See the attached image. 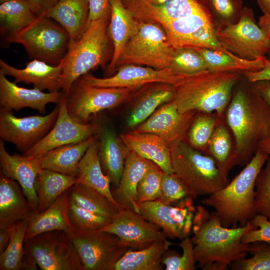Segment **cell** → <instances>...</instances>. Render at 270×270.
<instances>
[{"instance_id": "1", "label": "cell", "mask_w": 270, "mask_h": 270, "mask_svg": "<svg viewBox=\"0 0 270 270\" xmlns=\"http://www.w3.org/2000/svg\"><path fill=\"white\" fill-rule=\"evenodd\" d=\"M224 117L234 140L233 166H245L260 142L270 138V108L252 83L242 78L234 90Z\"/></svg>"}, {"instance_id": "2", "label": "cell", "mask_w": 270, "mask_h": 270, "mask_svg": "<svg viewBox=\"0 0 270 270\" xmlns=\"http://www.w3.org/2000/svg\"><path fill=\"white\" fill-rule=\"evenodd\" d=\"M191 239L198 267L204 270H224L233 262L250 254L253 244L242 241L247 231L256 228L248 222L236 228L224 226L216 213L202 205L196 207Z\"/></svg>"}, {"instance_id": "3", "label": "cell", "mask_w": 270, "mask_h": 270, "mask_svg": "<svg viewBox=\"0 0 270 270\" xmlns=\"http://www.w3.org/2000/svg\"><path fill=\"white\" fill-rule=\"evenodd\" d=\"M243 76L240 72L206 70L187 75L174 85V98L180 113L196 111L224 117L234 90Z\"/></svg>"}, {"instance_id": "4", "label": "cell", "mask_w": 270, "mask_h": 270, "mask_svg": "<svg viewBox=\"0 0 270 270\" xmlns=\"http://www.w3.org/2000/svg\"><path fill=\"white\" fill-rule=\"evenodd\" d=\"M269 155L259 148L251 160L230 182L202 200V204L214 208L224 226H244L256 214V180Z\"/></svg>"}, {"instance_id": "5", "label": "cell", "mask_w": 270, "mask_h": 270, "mask_svg": "<svg viewBox=\"0 0 270 270\" xmlns=\"http://www.w3.org/2000/svg\"><path fill=\"white\" fill-rule=\"evenodd\" d=\"M110 20V18H103L90 22L80 38L68 48L60 78L65 96L78 78L110 61L113 45L108 30Z\"/></svg>"}, {"instance_id": "6", "label": "cell", "mask_w": 270, "mask_h": 270, "mask_svg": "<svg viewBox=\"0 0 270 270\" xmlns=\"http://www.w3.org/2000/svg\"><path fill=\"white\" fill-rule=\"evenodd\" d=\"M170 153L174 174L194 199L214 194L229 182L212 156L194 148L185 140L172 146Z\"/></svg>"}, {"instance_id": "7", "label": "cell", "mask_w": 270, "mask_h": 270, "mask_svg": "<svg viewBox=\"0 0 270 270\" xmlns=\"http://www.w3.org/2000/svg\"><path fill=\"white\" fill-rule=\"evenodd\" d=\"M6 42L22 44L32 60L56 66L63 60L68 50L70 36L60 24L42 14L36 16Z\"/></svg>"}, {"instance_id": "8", "label": "cell", "mask_w": 270, "mask_h": 270, "mask_svg": "<svg viewBox=\"0 0 270 270\" xmlns=\"http://www.w3.org/2000/svg\"><path fill=\"white\" fill-rule=\"evenodd\" d=\"M136 32L126 44L116 66L132 64L156 70L168 68L174 48L159 25L138 21Z\"/></svg>"}, {"instance_id": "9", "label": "cell", "mask_w": 270, "mask_h": 270, "mask_svg": "<svg viewBox=\"0 0 270 270\" xmlns=\"http://www.w3.org/2000/svg\"><path fill=\"white\" fill-rule=\"evenodd\" d=\"M82 262L84 270H114L118 261L130 250L116 235L102 230L66 232Z\"/></svg>"}, {"instance_id": "10", "label": "cell", "mask_w": 270, "mask_h": 270, "mask_svg": "<svg viewBox=\"0 0 270 270\" xmlns=\"http://www.w3.org/2000/svg\"><path fill=\"white\" fill-rule=\"evenodd\" d=\"M137 89L93 86L79 78L74 82L66 96L68 112L76 121L88 124L97 114L122 103Z\"/></svg>"}, {"instance_id": "11", "label": "cell", "mask_w": 270, "mask_h": 270, "mask_svg": "<svg viewBox=\"0 0 270 270\" xmlns=\"http://www.w3.org/2000/svg\"><path fill=\"white\" fill-rule=\"evenodd\" d=\"M216 38L226 50L244 60L266 56L270 40L256 22L252 10L244 6L240 18L235 24L216 30Z\"/></svg>"}, {"instance_id": "12", "label": "cell", "mask_w": 270, "mask_h": 270, "mask_svg": "<svg viewBox=\"0 0 270 270\" xmlns=\"http://www.w3.org/2000/svg\"><path fill=\"white\" fill-rule=\"evenodd\" d=\"M24 248L42 270H84L78 254L66 232H44L24 242Z\"/></svg>"}, {"instance_id": "13", "label": "cell", "mask_w": 270, "mask_h": 270, "mask_svg": "<svg viewBox=\"0 0 270 270\" xmlns=\"http://www.w3.org/2000/svg\"><path fill=\"white\" fill-rule=\"evenodd\" d=\"M58 106L46 116L18 118L12 110L0 107V136L2 140L14 144L24 154L44 138L54 126Z\"/></svg>"}, {"instance_id": "14", "label": "cell", "mask_w": 270, "mask_h": 270, "mask_svg": "<svg viewBox=\"0 0 270 270\" xmlns=\"http://www.w3.org/2000/svg\"><path fill=\"white\" fill-rule=\"evenodd\" d=\"M191 197L174 204H165L158 200L138 203L139 213L156 224L167 238L182 240L192 232L196 208Z\"/></svg>"}, {"instance_id": "15", "label": "cell", "mask_w": 270, "mask_h": 270, "mask_svg": "<svg viewBox=\"0 0 270 270\" xmlns=\"http://www.w3.org/2000/svg\"><path fill=\"white\" fill-rule=\"evenodd\" d=\"M138 21L156 24L162 28L170 22L206 11L197 0H120Z\"/></svg>"}, {"instance_id": "16", "label": "cell", "mask_w": 270, "mask_h": 270, "mask_svg": "<svg viewBox=\"0 0 270 270\" xmlns=\"http://www.w3.org/2000/svg\"><path fill=\"white\" fill-rule=\"evenodd\" d=\"M57 104L58 114L54 126L44 138L24 155L42 156L56 148L82 142L98 134L100 126L96 124H82L70 116L65 96Z\"/></svg>"}, {"instance_id": "17", "label": "cell", "mask_w": 270, "mask_h": 270, "mask_svg": "<svg viewBox=\"0 0 270 270\" xmlns=\"http://www.w3.org/2000/svg\"><path fill=\"white\" fill-rule=\"evenodd\" d=\"M102 230L118 236L132 250L146 248L155 242L167 239L156 224L134 212L122 210Z\"/></svg>"}, {"instance_id": "18", "label": "cell", "mask_w": 270, "mask_h": 270, "mask_svg": "<svg viewBox=\"0 0 270 270\" xmlns=\"http://www.w3.org/2000/svg\"><path fill=\"white\" fill-rule=\"evenodd\" d=\"M198 112L189 111L180 113L172 100L160 106L133 130L156 134L171 148L185 140L188 130Z\"/></svg>"}, {"instance_id": "19", "label": "cell", "mask_w": 270, "mask_h": 270, "mask_svg": "<svg viewBox=\"0 0 270 270\" xmlns=\"http://www.w3.org/2000/svg\"><path fill=\"white\" fill-rule=\"evenodd\" d=\"M116 70V73L105 78H98L88 72L80 78L84 83L93 86L139 88L154 82L174 85L186 76L176 75L168 68L156 70L132 64L122 65Z\"/></svg>"}, {"instance_id": "20", "label": "cell", "mask_w": 270, "mask_h": 270, "mask_svg": "<svg viewBox=\"0 0 270 270\" xmlns=\"http://www.w3.org/2000/svg\"><path fill=\"white\" fill-rule=\"evenodd\" d=\"M0 172L20 184L24 195L36 212L38 198L36 181L38 175L43 169L40 156L10 154L0 139Z\"/></svg>"}, {"instance_id": "21", "label": "cell", "mask_w": 270, "mask_h": 270, "mask_svg": "<svg viewBox=\"0 0 270 270\" xmlns=\"http://www.w3.org/2000/svg\"><path fill=\"white\" fill-rule=\"evenodd\" d=\"M64 96L62 92L45 93L38 89H28L18 86L15 82L8 80L0 72V105L8 110H18L24 108L36 110L40 114L46 112V107L50 102L58 104Z\"/></svg>"}, {"instance_id": "22", "label": "cell", "mask_w": 270, "mask_h": 270, "mask_svg": "<svg viewBox=\"0 0 270 270\" xmlns=\"http://www.w3.org/2000/svg\"><path fill=\"white\" fill-rule=\"evenodd\" d=\"M63 62L64 60L59 64L54 66L34 59L27 62L24 68L20 69L0 59V72L14 78L16 83L32 84L34 88L41 91L58 92L61 89L60 78Z\"/></svg>"}, {"instance_id": "23", "label": "cell", "mask_w": 270, "mask_h": 270, "mask_svg": "<svg viewBox=\"0 0 270 270\" xmlns=\"http://www.w3.org/2000/svg\"><path fill=\"white\" fill-rule=\"evenodd\" d=\"M36 212L20 184L0 172V228L14 227L29 220Z\"/></svg>"}, {"instance_id": "24", "label": "cell", "mask_w": 270, "mask_h": 270, "mask_svg": "<svg viewBox=\"0 0 270 270\" xmlns=\"http://www.w3.org/2000/svg\"><path fill=\"white\" fill-rule=\"evenodd\" d=\"M98 136L102 168L116 188L119 184L126 160L130 150L120 136L108 126H100Z\"/></svg>"}, {"instance_id": "25", "label": "cell", "mask_w": 270, "mask_h": 270, "mask_svg": "<svg viewBox=\"0 0 270 270\" xmlns=\"http://www.w3.org/2000/svg\"><path fill=\"white\" fill-rule=\"evenodd\" d=\"M152 161L130 151L126 162L118 186L112 190V195L122 210L139 213L137 188Z\"/></svg>"}, {"instance_id": "26", "label": "cell", "mask_w": 270, "mask_h": 270, "mask_svg": "<svg viewBox=\"0 0 270 270\" xmlns=\"http://www.w3.org/2000/svg\"><path fill=\"white\" fill-rule=\"evenodd\" d=\"M128 149L158 166L165 173L174 174L170 148L159 136L134 130L120 135Z\"/></svg>"}, {"instance_id": "27", "label": "cell", "mask_w": 270, "mask_h": 270, "mask_svg": "<svg viewBox=\"0 0 270 270\" xmlns=\"http://www.w3.org/2000/svg\"><path fill=\"white\" fill-rule=\"evenodd\" d=\"M136 100L126 120L131 128L142 123L160 106L174 98V90L171 84L154 82L146 84L136 93Z\"/></svg>"}, {"instance_id": "28", "label": "cell", "mask_w": 270, "mask_h": 270, "mask_svg": "<svg viewBox=\"0 0 270 270\" xmlns=\"http://www.w3.org/2000/svg\"><path fill=\"white\" fill-rule=\"evenodd\" d=\"M44 14L54 20L68 32L70 48L80 38L86 28L88 0H59Z\"/></svg>"}, {"instance_id": "29", "label": "cell", "mask_w": 270, "mask_h": 270, "mask_svg": "<svg viewBox=\"0 0 270 270\" xmlns=\"http://www.w3.org/2000/svg\"><path fill=\"white\" fill-rule=\"evenodd\" d=\"M110 5L111 13L108 30L113 45V54L106 74L111 76L116 71V63L126 44L136 32L139 22L124 8L120 0H110Z\"/></svg>"}, {"instance_id": "30", "label": "cell", "mask_w": 270, "mask_h": 270, "mask_svg": "<svg viewBox=\"0 0 270 270\" xmlns=\"http://www.w3.org/2000/svg\"><path fill=\"white\" fill-rule=\"evenodd\" d=\"M68 190L63 192L48 209L36 212L28 221L25 240L42 233L55 230L69 232L74 230L68 214Z\"/></svg>"}, {"instance_id": "31", "label": "cell", "mask_w": 270, "mask_h": 270, "mask_svg": "<svg viewBox=\"0 0 270 270\" xmlns=\"http://www.w3.org/2000/svg\"><path fill=\"white\" fill-rule=\"evenodd\" d=\"M98 134L82 142L61 146L40 156L42 168L77 177L78 165Z\"/></svg>"}, {"instance_id": "32", "label": "cell", "mask_w": 270, "mask_h": 270, "mask_svg": "<svg viewBox=\"0 0 270 270\" xmlns=\"http://www.w3.org/2000/svg\"><path fill=\"white\" fill-rule=\"evenodd\" d=\"M99 146L97 138L80 161L77 176L78 182L96 189L121 210L112 195L110 180L102 168L98 155Z\"/></svg>"}, {"instance_id": "33", "label": "cell", "mask_w": 270, "mask_h": 270, "mask_svg": "<svg viewBox=\"0 0 270 270\" xmlns=\"http://www.w3.org/2000/svg\"><path fill=\"white\" fill-rule=\"evenodd\" d=\"M172 243L167 239L138 250H128L116 263L114 270H161L162 258Z\"/></svg>"}, {"instance_id": "34", "label": "cell", "mask_w": 270, "mask_h": 270, "mask_svg": "<svg viewBox=\"0 0 270 270\" xmlns=\"http://www.w3.org/2000/svg\"><path fill=\"white\" fill-rule=\"evenodd\" d=\"M78 182L77 177L43 168L36 181L38 198L36 212L46 210L63 192Z\"/></svg>"}, {"instance_id": "35", "label": "cell", "mask_w": 270, "mask_h": 270, "mask_svg": "<svg viewBox=\"0 0 270 270\" xmlns=\"http://www.w3.org/2000/svg\"><path fill=\"white\" fill-rule=\"evenodd\" d=\"M194 49L202 56L207 70L211 72H256L265 66L268 60L263 56L255 60H247L216 50L204 48Z\"/></svg>"}, {"instance_id": "36", "label": "cell", "mask_w": 270, "mask_h": 270, "mask_svg": "<svg viewBox=\"0 0 270 270\" xmlns=\"http://www.w3.org/2000/svg\"><path fill=\"white\" fill-rule=\"evenodd\" d=\"M234 138L224 117L216 126L206 154L212 158L222 174L228 180L230 170L234 167Z\"/></svg>"}, {"instance_id": "37", "label": "cell", "mask_w": 270, "mask_h": 270, "mask_svg": "<svg viewBox=\"0 0 270 270\" xmlns=\"http://www.w3.org/2000/svg\"><path fill=\"white\" fill-rule=\"evenodd\" d=\"M68 191L70 200L96 214L112 218L120 210L104 195L84 184L78 182Z\"/></svg>"}, {"instance_id": "38", "label": "cell", "mask_w": 270, "mask_h": 270, "mask_svg": "<svg viewBox=\"0 0 270 270\" xmlns=\"http://www.w3.org/2000/svg\"><path fill=\"white\" fill-rule=\"evenodd\" d=\"M37 16L28 0H13L0 4V34L6 40L29 24Z\"/></svg>"}, {"instance_id": "39", "label": "cell", "mask_w": 270, "mask_h": 270, "mask_svg": "<svg viewBox=\"0 0 270 270\" xmlns=\"http://www.w3.org/2000/svg\"><path fill=\"white\" fill-rule=\"evenodd\" d=\"M223 118L216 113L198 112L188 130L185 140L194 148L206 154L216 126Z\"/></svg>"}, {"instance_id": "40", "label": "cell", "mask_w": 270, "mask_h": 270, "mask_svg": "<svg viewBox=\"0 0 270 270\" xmlns=\"http://www.w3.org/2000/svg\"><path fill=\"white\" fill-rule=\"evenodd\" d=\"M212 19L216 30L236 24L240 18L242 0H198Z\"/></svg>"}, {"instance_id": "41", "label": "cell", "mask_w": 270, "mask_h": 270, "mask_svg": "<svg viewBox=\"0 0 270 270\" xmlns=\"http://www.w3.org/2000/svg\"><path fill=\"white\" fill-rule=\"evenodd\" d=\"M28 221L24 220L15 227L8 246L0 254V270H21Z\"/></svg>"}, {"instance_id": "42", "label": "cell", "mask_w": 270, "mask_h": 270, "mask_svg": "<svg viewBox=\"0 0 270 270\" xmlns=\"http://www.w3.org/2000/svg\"><path fill=\"white\" fill-rule=\"evenodd\" d=\"M176 75H190L207 70L204 60L194 48H174L168 68Z\"/></svg>"}, {"instance_id": "43", "label": "cell", "mask_w": 270, "mask_h": 270, "mask_svg": "<svg viewBox=\"0 0 270 270\" xmlns=\"http://www.w3.org/2000/svg\"><path fill=\"white\" fill-rule=\"evenodd\" d=\"M68 214L72 226L74 230H101L108 224L112 218L86 210L69 199Z\"/></svg>"}, {"instance_id": "44", "label": "cell", "mask_w": 270, "mask_h": 270, "mask_svg": "<svg viewBox=\"0 0 270 270\" xmlns=\"http://www.w3.org/2000/svg\"><path fill=\"white\" fill-rule=\"evenodd\" d=\"M163 174L160 168L152 162L138 183L137 203L156 200L160 198Z\"/></svg>"}, {"instance_id": "45", "label": "cell", "mask_w": 270, "mask_h": 270, "mask_svg": "<svg viewBox=\"0 0 270 270\" xmlns=\"http://www.w3.org/2000/svg\"><path fill=\"white\" fill-rule=\"evenodd\" d=\"M182 250V254L176 252H168L162 258V264L166 270H194L196 260L194 253V244L191 238H186L178 244Z\"/></svg>"}, {"instance_id": "46", "label": "cell", "mask_w": 270, "mask_h": 270, "mask_svg": "<svg viewBox=\"0 0 270 270\" xmlns=\"http://www.w3.org/2000/svg\"><path fill=\"white\" fill-rule=\"evenodd\" d=\"M254 207L270 220V154L256 180Z\"/></svg>"}, {"instance_id": "47", "label": "cell", "mask_w": 270, "mask_h": 270, "mask_svg": "<svg viewBox=\"0 0 270 270\" xmlns=\"http://www.w3.org/2000/svg\"><path fill=\"white\" fill-rule=\"evenodd\" d=\"M188 197L193 198L182 182L174 174H168L164 172L161 195L158 200L165 204H174Z\"/></svg>"}, {"instance_id": "48", "label": "cell", "mask_w": 270, "mask_h": 270, "mask_svg": "<svg viewBox=\"0 0 270 270\" xmlns=\"http://www.w3.org/2000/svg\"><path fill=\"white\" fill-rule=\"evenodd\" d=\"M254 244L252 256L237 260L230 266L234 270H270V246Z\"/></svg>"}, {"instance_id": "49", "label": "cell", "mask_w": 270, "mask_h": 270, "mask_svg": "<svg viewBox=\"0 0 270 270\" xmlns=\"http://www.w3.org/2000/svg\"><path fill=\"white\" fill-rule=\"evenodd\" d=\"M249 222L257 228L244 233L242 238V242L246 244L263 242L270 245V220L268 218L256 214Z\"/></svg>"}, {"instance_id": "50", "label": "cell", "mask_w": 270, "mask_h": 270, "mask_svg": "<svg viewBox=\"0 0 270 270\" xmlns=\"http://www.w3.org/2000/svg\"><path fill=\"white\" fill-rule=\"evenodd\" d=\"M88 3L89 14L86 26L92 21L110 18V0H88Z\"/></svg>"}, {"instance_id": "51", "label": "cell", "mask_w": 270, "mask_h": 270, "mask_svg": "<svg viewBox=\"0 0 270 270\" xmlns=\"http://www.w3.org/2000/svg\"><path fill=\"white\" fill-rule=\"evenodd\" d=\"M240 72L250 82L264 80H270V60L268 58L265 66L260 70L256 72L243 70Z\"/></svg>"}, {"instance_id": "52", "label": "cell", "mask_w": 270, "mask_h": 270, "mask_svg": "<svg viewBox=\"0 0 270 270\" xmlns=\"http://www.w3.org/2000/svg\"><path fill=\"white\" fill-rule=\"evenodd\" d=\"M59 0H28L37 16L44 14Z\"/></svg>"}, {"instance_id": "53", "label": "cell", "mask_w": 270, "mask_h": 270, "mask_svg": "<svg viewBox=\"0 0 270 270\" xmlns=\"http://www.w3.org/2000/svg\"><path fill=\"white\" fill-rule=\"evenodd\" d=\"M253 87L270 108V80L251 82Z\"/></svg>"}, {"instance_id": "54", "label": "cell", "mask_w": 270, "mask_h": 270, "mask_svg": "<svg viewBox=\"0 0 270 270\" xmlns=\"http://www.w3.org/2000/svg\"><path fill=\"white\" fill-rule=\"evenodd\" d=\"M38 264L34 256L24 248V252L22 260L21 270H38Z\"/></svg>"}, {"instance_id": "55", "label": "cell", "mask_w": 270, "mask_h": 270, "mask_svg": "<svg viewBox=\"0 0 270 270\" xmlns=\"http://www.w3.org/2000/svg\"><path fill=\"white\" fill-rule=\"evenodd\" d=\"M16 226L0 228V254L8 246Z\"/></svg>"}, {"instance_id": "56", "label": "cell", "mask_w": 270, "mask_h": 270, "mask_svg": "<svg viewBox=\"0 0 270 270\" xmlns=\"http://www.w3.org/2000/svg\"><path fill=\"white\" fill-rule=\"evenodd\" d=\"M257 23L266 36L270 38V16L262 14Z\"/></svg>"}, {"instance_id": "57", "label": "cell", "mask_w": 270, "mask_h": 270, "mask_svg": "<svg viewBox=\"0 0 270 270\" xmlns=\"http://www.w3.org/2000/svg\"><path fill=\"white\" fill-rule=\"evenodd\" d=\"M263 14L270 16V0H256Z\"/></svg>"}, {"instance_id": "58", "label": "cell", "mask_w": 270, "mask_h": 270, "mask_svg": "<svg viewBox=\"0 0 270 270\" xmlns=\"http://www.w3.org/2000/svg\"><path fill=\"white\" fill-rule=\"evenodd\" d=\"M259 148L270 154V138H268L260 142Z\"/></svg>"}, {"instance_id": "59", "label": "cell", "mask_w": 270, "mask_h": 270, "mask_svg": "<svg viewBox=\"0 0 270 270\" xmlns=\"http://www.w3.org/2000/svg\"><path fill=\"white\" fill-rule=\"evenodd\" d=\"M266 55H267L269 58H270V45H269V48H268V52H267Z\"/></svg>"}, {"instance_id": "60", "label": "cell", "mask_w": 270, "mask_h": 270, "mask_svg": "<svg viewBox=\"0 0 270 270\" xmlns=\"http://www.w3.org/2000/svg\"><path fill=\"white\" fill-rule=\"evenodd\" d=\"M10 0H0V3L2 4L6 2H8V1H10Z\"/></svg>"}, {"instance_id": "61", "label": "cell", "mask_w": 270, "mask_h": 270, "mask_svg": "<svg viewBox=\"0 0 270 270\" xmlns=\"http://www.w3.org/2000/svg\"></svg>"}]
</instances>
